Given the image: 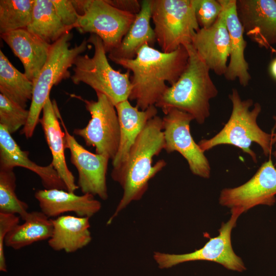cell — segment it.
Here are the masks:
<instances>
[{
    "mask_svg": "<svg viewBox=\"0 0 276 276\" xmlns=\"http://www.w3.org/2000/svg\"><path fill=\"white\" fill-rule=\"evenodd\" d=\"M35 0H1V34L27 29L30 24Z\"/></svg>",
    "mask_w": 276,
    "mask_h": 276,
    "instance_id": "27",
    "label": "cell"
},
{
    "mask_svg": "<svg viewBox=\"0 0 276 276\" xmlns=\"http://www.w3.org/2000/svg\"><path fill=\"white\" fill-rule=\"evenodd\" d=\"M115 107L119 120L120 136L117 153L112 160V168L118 167L124 162L147 122L157 114L155 105L141 110L132 106L129 100L118 103Z\"/></svg>",
    "mask_w": 276,
    "mask_h": 276,
    "instance_id": "21",
    "label": "cell"
},
{
    "mask_svg": "<svg viewBox=\"0 0 276 276\" xmlns=\"http://www.w3.org/2000/svg\"><path fill=\"white\" fill-rule=\"evenodd\" d=\"M275 144V148H276V143ZM273 155L276 159V150L274 151V152L273 153Z\"/></svg>",
    "mask_w": 276,
    "mask_h": 276,
    "instance_id": "36",
    "label": "cell"
},
{
    "mask_svg": "<svg viewBox=\"0 0 276 276\" xmlns=\"http://www.w3.org/2000/svg\"><path fill=\"white\" fill-rule=\"evenodd\" d=\"M191 44L210 71L218 76L224 75L231 48L223 9L212 26L200 28L194 35Z\"/></svg>",
    "mask_w": 276,
    "mask_h": 276,
    "instance_id": "15",
    "label": "cell"
},
{
    "mask_svg": "<svg viewBox=\"0 0 276 276\" xmlns=\"http://www.w3.org/2000/svg\"><path fill=\"white\" fill-rule=\"evenodd\" d=\"M164 147L163 119L156 115L147 122L124 162L112 169L111 178L122 187L123 194L107 225L132 201L142 198L150 180L166 166L164 159L152 165L153 157L158 156Z\"/></svg>",
    "mask_w": 276,
    "mask_h": 276,
    "instance_id": "2",
    "label": "cell"
},
{
    "mask_svg": "<svg viewBox=\"0 0 276 276\" xmlns=\"http://www.w3.org/2000/svg\"><path fill=\"white\" fill-rule=\"evenodd\" d=\"M27 29L50 44L72 30L62 23L52 0L34 1L32 20Z\"/></svg>",
    "mask_w": 276,
    "mask_h": 276,
    "instance_id": "25",
    "label": "cell"
},
{
    "mask_svg": "<svg viewBox=\"0 0 276 276\" xmlns=\"http://www.w3.org/2000/svg\"><path fill=\"white\" fill-rule=\"evenodd\" d=\"M34 82L19 71L0 51V92L3 96L26 108L32 100Z\"/></svg>",
    "mask_w": 276,
    "mask_h": 276,
    "instance_id": "26",
    "label": "cell"
},
{
    "mask_svg": "<svg viewBox=\"0 0 276 276\" xmlns=\"http://www.w3.org/2000/svg\"><path fill=\"white\" fill-rule=\"evenodd\" d=\"M94 196L90 194L78 195L74 192L57 189L38 190L34 194L41 211L50 218L66 212L90 218L101 209V202Z\"/></svg>",
    "mask_w": 276,
    "mask_h": 276,
    "instance_id": "16",
    "label": "cell"
},
{
    "mask_svg": "<svg viewBox=\"0 0 276 276\" xmlns=\"http://www.w3.org/2000/svg\"><path fill=\"white\" fill-rule=\"evenodd\" d=\"M29 116L27 110L0 94V125L13 133L25 126Z\"/></svg>",
    "mask_w": 276,
    "mask_h": 276,
    "instance_id": "29",
    "label": "cell"
},
{
    "mask_svg": "<svg viewBox=\"0 0 276 276\" xmlns=\"http://www.w3.org/2000/svg\"><path fill=\"white\" fill-rule=\"evenodd\" d=\"M276 168L270 158L243 185L223 189L219 203L240 215L258 205H272L275 202Z\"/></svg>",
    "mask_w": 276,
    "mask_h": 276,
    "instance_id": "12",
    "label": "cell"
},
{
    "mask_svg": "<svg viewBox=\"0 0 276 276\" xmlns=\"http://www.w3.org/2000/svg\"><path fill=\"white\" fill-rule=\"evenodd\" d=\"M273 118L275 121V125L276 126V116H274ZM272 144H275L276 143V133H272Z\"/></svg>",
    "mask_w": 276,
    "mask_h": 276,
    "instance_id": "35",
    "label": "cell"
},
{
    "mask_svg": "<svg viewBox=\"0 0 276 276\" xmlns=\"http://www.w3.org/2000/svg\"><path fill=\"white\" fill-rule=\"evenodd\" d=\"M223 9L219 0H195V14L200 28L212 26Z\"/></svg>",
    "mask_w": 276,
    "mask_h": 276,
    "instance_id": "30",
    "label": "cell"
},
{
    "mask_svg": "<svg viewBox=\"0 0 276 276\" xmlns=\"http://www.w3.org/2000/svg\"><path fill=\"white\" fill-rule=\"evenodd\" d=\"M79 13L75 27L80 33H89L102 40L106 53L117 48L135 18L107 0H72Z\"/></svg>",
    "mask_w": 276,
    "mask_h": 276,
    "instance_id": "8",
    "label": "cell"
},
{
    "mask_svg": "<svg viewBox=\"0 0 276 276\" xmlns=\"http://www.w3.org/2000/svg\"><path fill=\"white\" fill-rule=\"evenodd\" d=\"M59 113L56 101H52L49 97L43 107L42 116L39 123L42 126L51 152L52 161L51 163L66 185L67 191L75 192L79 187L66 163L64 132L62 131L58 121Z\"/></svg>",
    "mask_w": 276,
    "mask_h": 276,
    "instance_id": "20",
    "label": "cell"
},
{
    "mask_svg": "<svg viewBox=\"0 0 276 276\" xmlns=\"http://www.w3.org/2000/svg\"><path fill=\"white\" fill-rule=\"evenodd\" d=\"M162 119L164 150L168 153L179 152L187 160L194 175L209 178L211 173L210 163L190 132V124L193 117L185 111L173 108Z\"/></svg>",
    "mask_w": 276,
    "mask_h": 276,
    "instance_id": "11",
    "label": "cell"
},
{
    "mask_svg": "<svg viewBox=\"0 0 276 276\" xmlns=\"http://www.w3.org/2000/svg\"><path fill=\"white\" fill-rule=\"evenodd\" d=\"M113 7L133 14L136 15L141 10V1L137 0H107Z\"/></svg>",
    "mask_w": 276,
    "mask_h": 276,
    "instance_id": "33",
    "label": "cell"
},
{
    "mask_svg": "<svg viewBox=\"0 0 276 276\" xmlns=\"http://www.w3.org/2000/svg\"><path fill=\"white\" fill-rule=\"evenodd\" d=\"M244 33L261 48L276 44V0H236Z\"/></svg>",
    "mask_w": 276,
    "mask_h": 276,
    "instance_id": "14",
    "label": "cell"
},
{
    "mask_svg": "<svg viewBox=\"0 0 276 276\" xmlns=\"http://www.w3.org/2000/svg\"><path fill=\"white\" fill-rule=\"evenodd\" d=\"M94 47L92 57L79 55L73 67L71 76L75 84L84 83L96 93L106 95L116 106L128 100L131 91V72L122 73L114 70L109 63L102 39L97 35L90 34L87 39Z\"/></svg>",
    "mask_w": 276,
    "mask_h": 276,
    "instance_id": "6",
    "label": "cell"
},
{
    "mask_svg": "<svg viewBox=\"0 0 276 276\" xmlns=\"http://www.w3.org/2000/svg\"><path fill=\"white\" fill-rule=\"evenodd\" d=\"M187 66L178 79L168 86L155 106L165 114L176 108L191 114L199 124L210 114V101L218 93L210 74V70L190 44Z\"/></svg>",
    "mask_w": 276,
    "mask_h": 276,
    "instance_id": "3",
    "label": "cell"
},
{
    "mask_svg": "<svg viewBox=\"0 0 276 276\" xmlns=\"http://www.w3.org/2000/svg\"><path fill=\"white\" fill-rule=\"evenodd\" d=\"M229 98L232 110L227 123L215 136L202 139L197 144L204 152L219 145H231L247 153L256 163L257 155L250 148L251 144H258L266 156L271 154L273 145L272 134L265 132L257 124L261 106L258 103L254 104L250 99L242 100L235 88H232Z\"/></svg>",
    "mask_w": 276,
    "mask_h": 276,
    "instance_id": "4",
    "label": "cell"
},
{
    "mask_svg": "<svg viewBox=\"0 0 276 276\" xmlns=\"http://www.w3.org/2000/svg\"><path fill=\"white\" fill-rule=\"evenodd\" d=\"M16 180L13 169L0 168V212L18 215L24 220L29 206L16 194Z\"/></svg>",
    "mask_w": 276,
    "mask_h": 276,
    "instance_id": "28",
    "label": "cell"
},
{
    "mask_svg": "<svg viewBox=\"0 0 276 276\" xmlns=\"http://www.w3.org/2000/svg\"><path fill=\"white\" fill-rule=\"evenodd\" d=\"M17 215L0 212V270L7 271L4 252L5 240L8 233L19 223Z\"/></svg>",
    "mask_w": 276,
    "mask_h": 276,
    "instance_id": "31",
    "label": "cell"
},
{
    "mask_svg": "<svg viewBox=\"0 0 276 276\" xmlns=\"http://www.w3.org/2000/svg\"><path fill=\"white\" fill-rule=\"evenodd\" d=\"M56 12L62 23L72 29L75 28L79 16L72 0H52Z\"/></svg>",
    "mask_w": 276,
    "mask_h": 276,
    "instance_id": "32",
    "label": "cell"
},
{
    "mask_svg": "<svg viewBox=\"0 0 276 276\" xmlns=\"http://www.w3.org/2000/svg\"><path fill=\"white\" fill-rule=\"evenodd\" d=\"M152 0L141 1L140 11L120 45L108 53L112 61L117 59H132L145 44L153 47L156 41L154 29L151 27Z\"/></svg>",
    "mask_w": 276,
    "mask_h": 276,
    "instance_id": "22",
    "label": "cell"
},
{
    "mask_svg": "<svg viewBox=\"0 0 276 276\" xmlns=\"http://www.w3.org/2000/svg\"><path fill=\"white\" fill-rule=\"evenodd\" d=\"M225 14V21L229 35L230 56L224 76L228 81L238 80L242 86L248 85L251 80L248 63L245 58L247 42L236 10V0H219Z\"/></svg>",
    "mask_w": 276,
    "mask_h": 276,
    "instance_id": "19",
    "label": "cell"
},
{
    "mask_svg": "<svg viewBox=\"0 0 276 276\" xmlns=\"http://www.w3.org/2000/svg\"><path fill=\"white\" fill-rule=\"evenodd\" d=\"M63 128L65 149L70 151L71 163L78 172L77 185L83 194L98 196L102 200L108 198L106 173L110 159L107 156L91 153L84 148L67 129L59 113Z\"/></svg>",
    "mask_w": 276,
    "mask_h": 276,
    "instance_id": "13",
    "label": "cell"
},
{
    "mask_svg": "<svg viewBox=\"0 0 276 276\" xmlns=\"http://www.w3.org/2000/svg\"><path fill=\"white\" fill-rule=\"evenodd\" d=\"M72 36L70 32L52 44L47 60L34 82L28 120L20 131L27 139L32 136L39 122L40 113L52 87L71 77L69 68L74 65L76 58L87 49L86 38L80 44L70 48Z\"/></svg>",
    "mask_w": 276,
    "mask_h": 276,
    "instance_id": "5",
    "label": "cell"
},
{
    "mask_svg": "<svg viewBox=\"0 0 276 276\" xmlns=\"http://www.w3.org/2000/svg\"><path fill=\"white\" fill-rule=\"evenodd\" d=\"M269 69L270 74L276 79V58L271 62Z\"/></svg>",
    "mask_w": 276,
    "mask_h": 276,
    "instance_id": "34",
    "label": "cell"
},
{
    "mask_svg": "<svg viewBox=\"0 0 276 276\" xmlns=\"http://www.w3.org/2000/svg\"><path fill=\"white\" fill-rule=\"evenodd\" d=\"M188 58V51L183 45L172 52L164 53L145 44L134 58L112 61L132 73L128 100L135 101V106L145 110L155 105L168 87L166 82L171 85L178 79Z\"/></svg>",
    "mask_w": 276,
    "mask_h": 276,
    "instance_id": "1",
    "label": "cell"
},
{
    "mask_svg": "<svg viewBox=\"0 0 276 276\" xmlns=\"http://www.w3.org/2000/svg\"><path fill=\"white\" fill-rule=\"evenodd\" d=\"M24 221L7 235L5 240L7 246L17 250L51 238L53 230L52 219L41 211L29 212Z\"/></svg>",
    "mask_w": 276,
    "mask_h": 276,
    "instance_id": "24",
    "label": "cell"
},
{
    "mask_svg": "<svg viewBox=\"0 0 276 276\" xmlns=\"http://www.w3.org/2000/svg\"><path fill=\"white\" fill-rule=\"evenodd\" d=\"M1 37L21 61L25 74L34 82L47 60L52 44L27 29L5 33Z\"/></svg>",
    "mask_w": 276,
    "mask_h": 276,
    "instance_id": "17",
    "label": "cell"
},
{
    "mask_svg": "<svg viewBox=\"0 0 276 276\" xmlns=\"http://www.w3.org/2000/svg\"><path fill=\"white\" fill-rule=\"evenodd\" d=\"M52 220L53 230L48 244L53 250L72 253L90 242L89 218L62 215Z\"/></svg>",
    "mask_w": 276,
    "mask_h": 276,
    "instance_id": "23",
    "label": "cell"
},
{
    "mask_svg": "<svg viewBox=\"0 0 276 276\" xmlns=\"http://www.w3.org/2000/svg\"><path fill=\"white\" fill-rule=\"evenodd\" d=\"M151 19L156 41L164 53L191 44L200 29L195 0H152Z\"/></svg>",
    "mask_w": 276,
    "mask_h": 276,
    "instance_id": "7",
    "label": "cell"
},
{
    "mask_svg": "<svg viewBox=\"0 0 276 276\" xmlns=\"http://www.w3.org/2000/svg\"><path fill=\"white\" fill-rule=\"evenodd\" d=\"M29 152L21 149L11 134L0 125V168L14 169L21 167L36 173L45 189H61L67 187L50 163L46 166L38 165L28 157Z\"/></svg>",
    "mask_w": 276,
    "mask_h": 276,
    "instance_id": "18",
    "label": "cell"
},
{
    "mask_svg": "<svg viewBox=\"0 0 276 276\" xmlns=\"http://www.w3.org/2000/svg\"><path fill=\"white\" fill-rule=\"evenodd\" d=\"M226 223H222L219 235L210 240L204 246L194 251L184 254H170L155 252L153 258L160 269L169 268L190 261H208L221 264L227 269L242 272L246 269L240 257L234 251L231 243V233L240 215L231 212Z\"/></svg>",
    "mask_w": 276,
    "mask_h": 276,
    "instance_id": "10",
    "label": "cell"
},
{
    "mask_svg": "<svg viewBox=\"0 0 276 276\" xmlns=\"http://www.w3.org/2000/svg\"><path fill=\"white\" fill-rule=\"evenodd\" d=\"M97 100H86L80 96L71 97L82 101L91 119L83 128H76L73 133L82 137L88 146L95 148L96 153L112 160L118 150L120 128L115 105L104 94L96 92Z\"/></svg>",
    "mask_w": 276,
    "mask_h": 276,
    "instance_id": "9",
    "label": "cell"
}]
</instances>
